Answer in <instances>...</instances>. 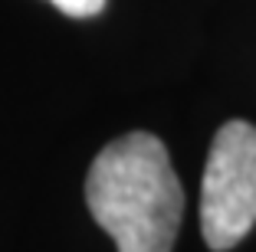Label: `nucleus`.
I'll use <instances>...</instances> for the list:
<instances>
[{
  "mask_svg": "<svg viewBox=\"0 0 256 252\" xmlns=\"http://www.w3.org/2000/svg\"><path fill=\"white\" fill-rule=\"evenodd\" d=\"M86 203L118 252H171L184 190L161 138L132 131L106 144L86 177Z\"/></svg>",
  "mask_w": 256,
  "mask_h": 252,
  "instance_id": "1",
  "label": "nucleus"
},
{
  "mask_svg": "<svg viewBox=\"0 0 256 252\" xmlns=\"http://www.w3.org/2000/svg\"><path fill=\"white\" fill-rule=\"evenodd\" d=\"M256 223V125L230 118L214 134L200 180V233L214 252L234 249Z\"/></svg>",
  "mask_w": 256,
  "mask_h": 252,
  "instance_id": "2",
  "label": "nucleus"
},
{
  "mask_svg": "<svg viewBox=\"0 0 256 252\" xmlns=\"http://www.w3.org/2000/svg\"><path fill=\"white\" fill-rule=\"evenodd\" d=\"M50 3L60 7L66 16H96L106 7V0H50Z\"/></svg>",
  "mask_w": 256,
  "mask_h": 252,
  "instance_id": "3",
  "label": "nucleus"
}]
</instances>
